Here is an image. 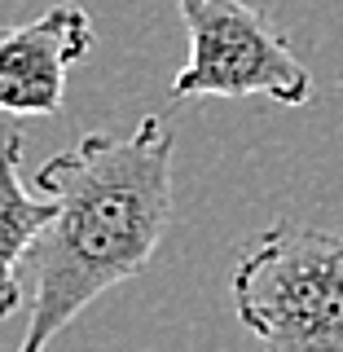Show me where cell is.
<instances>
[{
  "mask_svg": "<svg viewBox=\"0 0 343 352\" xmlns=\"http://www.w3.org/2000/svg\"><path fill=\"white\" fill-rule=\"evenodd\" d=\"M172 150V128L146 115L128 137L88 132L40 168L36 194L53 203V220L31 251V313L18 352H49L97 295L154 260L176 220Z\"/></svg>",
  "mask_w": 343,
  "mask_h": 352,
  "instance_id": "6da1fadb",
  "label": "cell"
},
{
  "mask_svg": "<svg viewBox=\"0 0 343 352\" xmlns=\"http://www.w3.org/2000/svg\"><path fill=\"white\" fill-rule=\"evenodd\" d=\"M234 308L264 352H343V234L269 225L234 269Z\"/></svg>",
  "mask_w": 343,
  "mask_h": 352,
  "instance_id": "7a4b0ae2",
  "label": "cell"
},
{
  "mask_svg": "<svg viewBox=\"0 0 343 352\" xmlns=\"http://www.w3.org/2000/svg\"><path fill=\"white\" fill-rule=\"evenodd\" d=\"M190 36V58L172 75L168 97H269L278 106L313 102V71L286 36L247 0H172Z\"/></svg>",
  "mask_w": 343,
  "mask_h": 352,
  "instance_id": "3957f363",
  "label": "cell"
},
{
  "mask_svg": "<svg viewBox=\"0 0 343 352\" xmlns=\"http://www.w3.org/2000/svg\"><path fill=\"white\" fill-rule=\"evenodd\" d=\"M88 49L93 18L75 0H62L18 27H0V115H58L66 97V71L84 62Z\"/></svg>",
  "mask_w": 343,
  "mask_h": 352,
  "instance_id": "277c9868",
  "label": "cell"
},
{
  "mask_svg": "<svg viewBox=\"0 0 343 352\" xmlns=\"http://www.w3.org/2000/svg\"><path fill=\"white\" fill-rule=\"evenodd\" d=\"M22 137L0 132V317L22 304V264H31L40 234L53 220V203L22 185Z\"/></svg>",
  "mask_w": 343,
  "mask_h": 352,
  "instance_id": "5b68a950",
  "label": "cell"
}]
</instances>
